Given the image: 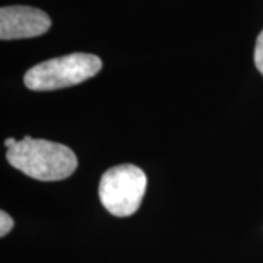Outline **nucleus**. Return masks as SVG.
I'll return each mask as SVG.
<instances>
[{
  "instance_id": "nucleus-2",
  "label": "nucleus",
  "mask_w": 263,
  "mask_h": 263,
  "mask_svg": "<svg viewBox=\"0 0 263 263\" xmlns=\"http://www.w3.org/2000/svg\"><path fill=\"white\" fill-rule=\"evenodd\" d=\"M103 67L101 59L88 53H72L46 60L31 67L24 76V84L31 91H56L82 84Z\"/></svg>"
},
{
  "instance_id": "nucleus-1",
  "label": "nucleus",
  "mask_w": 263,
  "mask_h": 263,
  "mask_svg": "<svg viewBox=\"0 0 263 263\" xmlns=\"http://www.w3.org/2000/svg\"><path fill=\"white\" fill-rule=\"evenodd\" d=\"M6 160L13 168L41 181L65 180L78 168V158L69 146L31 136H25L10 146Z\"/></svg>"
},
{
  "instance_id": "nucleus-4",
  "label": "nucleus",
  "mask_w": 263,
  "mask_h": 263,
  "mask_svg": "<svg viewBox=\"0 0 263 263\" xmlns=\"http://www.w3.org/2000/svg\"><path fill=\"white\" fill-rule=\"evenodd\" d=\"M51 27L44 10L31 6H3L0 9V38L3 41L40 37Z\"/></svg>"
},
{
  "instance_id": "nucleus-3",
  "label": "nucleus",
  "mask_w": 263,
  "mask_h": 263,
  "mask_svg": "<svg viewBox=\"0 0 263 263\" xmlns=\"http://www.w3.org/2000/svg\"><path fill=\"white\" fill-rule=\"evenodd\" d=\"M146 184L148 179L143 170L132 164H122L104 173L98 196L111 215L130 216L141 206Z\"/></svg>"
},
{
  "instance_id": "nucleus-5",
  "label": "nucleus",
  "mask_w": 263,
  "mask_h": 263,
  "mask_svg": "<svg viewBox=\"0 0 263 263\" xmlns=\"http://www.w3.org/2000/svg\"><path fill=\"white\" fill-rule=\"evenodd\" d=\"M254 65L257 70L263 75V31L259 34L256 40V47H254Z\"/></svg>"
},
{
  "instance_id": "nucleus-6",
  "label": "nucleus",
  "mask_w": 263,
  "mask_h": 263,
  "mask_svg": "<svg viewBox=\"0 0 263 263\" xmlns=\"http://www.w3.org/2000/svg\"><path fill=\"white\" fill-rule=\"evenodd\" d=\"M12 228H13V219H12V216L8 212L2 211L0 212V237H5V235L9 234Z\"/></svg>"
}]
</instances>
